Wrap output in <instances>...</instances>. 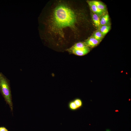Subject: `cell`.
I'll return each mask as SVG.
<instances>
[{
  "mask_svg": "<svg viewBox=\"0 0 131 131\" xmlns=\"http://www.w3.org/2000/svg\"><path fill=\"white\" fill-rule=\"evenodd\" d=\"M66 50L77 56H82L88 53L90 50L84 41L76 42Z\"/></svg>",
  "mask_w": 131,
  "mask_h": 131,
  "instance_id": "3",
  "label": "cell"
},
{
  "mask_svg": "<svg viewBox=\"0 0 131 131\" xmlns=\"http://www.w3.org/2000/svg\"><path fill=\"white\" fill-rule=\"evenodd\" d=\"M100 42L92 36L88 38L84 41L88 47H95Z\"/></svg>",
  "mask_w": 131,
  "mask_h": 131,
  "instance_id": "5",
  "label": "cell"
},
{
  "mask_svg": "<svg viewBox=\"0 0 131 131\" xmlns=\"http://www.w3.org/2000/svg\"><path fill=\"white\" fill-rule=\"evenodd\" d=\"M86 2L93 13L96 14L99 17L104 15V13L98 8L91 0H88Z\"/></svg>",
  "mask_w": 131,
  "mask_h": 131,
  "instance_id": "4",
  "label": "cell"
},
{
  "mask_svg": "<svg viewBox=\"0 0 131 131\" xmlns=\"http://www.w3.org/2000/svg\"><path fill=\"white\" fill-rule=\"evenodd\" d=\"M91 1L99 9L104 13L106 11V6L101 2L96 0H91Z\"/></svg>",
  "mask_w": 131,
  "mask_h": 131,
  "instance_id": "8",
  "label": "cell"
},
{
  "mask_svg": "<svg viewBox=\"0 0 131 131\" xmlns=\"http://www.w3.org/2000/svg\"><path fill=\"white\" fill-rule=\"evenodd\" d=\"M111 28L110 25H101L98 29L104 36L109 31Z\"/></svg>",
  "mask_w": 131,
  "mask_h": 131,
  "instance_id": "7",
  "label": "cell"
},
{
  "mask_svg": "<svg viewBox=\"0 0 131 131\" xmlns=\"http://www.w3.org/2000/svg\"><path fill=\"white\" fill-rule=\"evenodd\" d=\"M91 17L92 20L95 26L97 27H99L100 26V18L99 17L93 12L91 14Z\"/></svg>",
  "mask_w": 131,
  "mask_h": 131,
  "instance_id": "9",
  "label": "cell"
},
{
  "mask_svg": "<svg viewBox=\"0 0 131 131\" xmlns=\"http://www.w3.org/2000/svg\"><path fill=\"white\" fill-rule=\"evenodd\" d=\"M0 92L7 104L9 106L11 111H13V104L9 80L3 74L0 72Z\"/></svg>",
  "mask_w": 131,
  "mask_h": 131,
  "instance_id": "2",
  "label": "cell"
},
{
  "mask_svg": "<svg viewBox=\"0 0 131 131\" xmlns=\"http://www.w3.org/2000/svg\"><path fill=\"white\" fill-rule=\"evenodd\" d=\"M72 0H52L49 3L46 24V40L54 46L71 45L77 38L81 14Z\"/></svg>",
  "mask_w": 131,
  "mask_h": 131,
  "instance_id": "1",
  "label": "cell"
},
{
  "mask_svg": "<svg viewBox=\"0 0 131 131\" xmlns=\"http://www.w3.org/2000/svg\"><path fill=\"white\" fill-rule=\"evenodd\" d=\"M70 107L71 109H75L77 108L74 102H72L70 104Z\"/></svg>",
  "mask_w": 131,
  "mask_h": 131,
  "instance_id": "12",
  "label": "cell"
},
{
  "mask_svg": "<svg viewBox=\"0 0 131 131\" xmlns=\"http://www.w3.org/2000/svg\"><path fill=\"white\" fill-rule=\"evenodd\" d=\"M0 131H8V130L4 126L0 127Z\"/></svg>",
  "mask_w": 131,
  "mask_h": 131,
  "instance_id": "13",
  "label": "cell"
},
{
  "mask_svg": "<svg viewBox=\"0 0 131 131\" xmlns=\"http://www.w3.org/2000/svg\"><path fill=\"white\" fill-rule=\"evenodd\" d=\"M92 36L100 41H101L104 36L98 29L95 31Z\"/></svg>",
  "mask_w": 131,
  "mask_h": 131,
  "instance_id": "10",
  "label": "cell"
},
{
  "mask_svg": "<svg viewBox=\"0 0 131 131\" xmlns=\"http://www.w3.org/2000/svg\"><path fill=\"white\" fill-rule=\"evenodd\" d=\"M100 26L110 25L109 16L108 14H104L102 16L100 19Z\"/></svg>",
  "mask_w": 131,
  "mask_h": 131,
  "instance_id": "6",
  "label": "cell"
},
{
  "mask_svg": "<svg viewBox=\"0 0 131 131\" xmlns=\"http://www.w3.org/2000/svg\"><path fill=\"white\" fill-rule=\"evenodd\" d=\"M77 107H79L82 105V102L81 100L79 99H77L74 102Z\"/></svg>",
  "mask_w": 131,
  "mask_h": 131,
  "instance_id": "11",
  "label": "cell"
}]
</instances>
